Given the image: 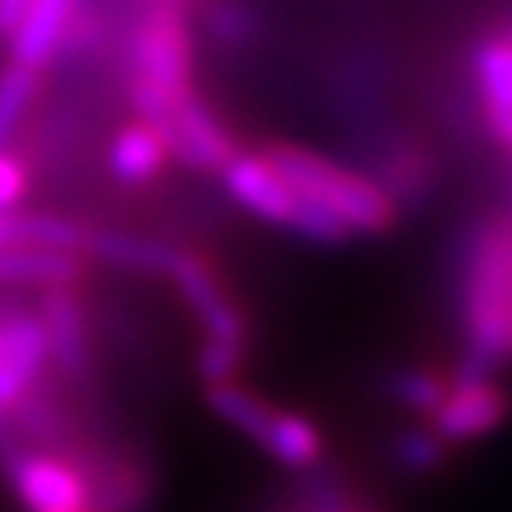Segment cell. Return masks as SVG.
Returning a JSON list of instances; mask_svg holds the SVG:
<instances>
[{"label": "cell", "mask_w": 512, "mask_h": 512, "mask_svg": "<svg viewBox=\"0 0 512 512\" xmlns=\"http://www.w3.org/2000/svg\"><path fill=\"white\" fill-rule=\"evenodd\" d=\"M463 374H495L512 360V214L477 224L463 260Z\"/></svg>", "instance_id": "cell-1"}, {"label": "cell", "mask_w": 512, "mask_h": 512, "mask_svg": "<svg viewBox=\"0 0 512 512\" xmlns=\"http://www.w3.org/2000/svg\"><path fill=\"white\" fill-rule=\"evenodd\" d=\"M125 93L136 121L164 128L175 100L196 89V36L192 15L178 4H139L125 43Z\"/></svg>", "instance_id": "cell-2"}, {"label": "cell", "mask_w": 512, "mask_h": 512, "mask_svg": "<svg viewBox=\"0 0 512 512\" xmlns=\"http://www.w3.org/2000/svg\"><path fill=\"white\" fill-rule=\"evenodd\" d=\"M260 153L299 200L324 207L349 228V235H384L399 221L402 210L370 175H360L299 143H271Z\"/></svg>", "instance_id": "cell-3"}, {"label": "cell", "mask_w": 512, "mask_h": 512, "mask_svg": "<svg viewBox=\"0 0 512 512\" xmlns=\"http://www.w3.org/2000/svg\"><path fill=\"white\" fill-rule=\"evenodd\" d=\"M168 278L175 281L182 303L189 306V313L203 328V342L196 352V374H200L203 388L239 381L253 328H249L246 310L235 303L232 288L224 285L214 260L196 253V249H178Z\"/></svg>", "instance_id": "cell-4"}, {"label": "cell", "mask_w": 512, "mask_h": 512, "mask_svg": "<svg viewBox=\"0 0 512 512\" xmlns=\"http://www.w3.org/2000/svg\"><path fill=\"white\" fill-rule=\"evenodd\" d=\"M36 317L43 324L47 338V360L50 374L75 392H86L93 384V331H89V310L82 299L79 285H57L43 288Z\"/></svg>", "instance_id": "cell-5"}, {"label": "cell", "mask_w": 512, "mask_h": 512, "mask_svg": "<svg viewBox=\"0 0 512 512\" xmlns=\"http://www.w3.org/2000/svg\"><path fill=\"white\" fill-rule=\"evenodd\" d=\"M4 470L25 512H96L86 473L57 452L11 448L4 452Z\"/></svg>", "instance_id": "cell-6"}, {"label": "cell", "mask_w": 512, "mask_h": 512, "mask_svg": "<svg viewBox=\"0 0 512 512\" xmlns=\"http://www.w3.org/2000/svg\"><path fill=\"white\" fill-rule=\"evenodd\" d=\"M512 399L495 374H463L456 370L448 381L445 399L438 402L427 424L445 445H470L495 434L509 420Z\"/></svg>", "instance_id": "cell-7"}, {"label": "cell", "mask_w": 512, "mask_h": 512, "mask_svg": "<svg viewBox=\"0 0 512 512\" xmlns=\"http://www.w3.org/2000/svg\"><path fill=\"white\" fill-rule=\"evenodd\" d=\"M157 136L164 139V150L175 164H182L185 171H200V175H217L239 153L232 128L217 118L214 107L200 96V89L175 100Z\"/></svg>", "instance_id": "cell-8"}, {"label": "cell", "mask_w": 512, "mask_h": 512, "mask_svg": "<svg viewBox=\"0 0 512 512\" xmlns=\"http://www.w3.org/2000/svg\"><path fill=\"white\" fill-rule=\"evenodd\" d=\"M47 374V338H43V324L36 310H25L18 303L4 306L0 310V420ZM0 434H4V427H0Z\"/></svg>", "instance_id": "cell-9"}, {"label": "cell", "mask_w": 512, "mask_h": 512, "mask_svg": "<svg viewBox=\"0 0 512 512\" xmlns=\"http://www.w3.org/2000/svg\"><path fill=\"white\" fill-rule=\"evenodd\" d=\"M217 178H221L224 192H228V200H232L235 207L253 214L256 221H267V224H274V228H288V221L296 214L299 196L288 189L285 178L271 168V160L260 150L256 153L239 150L221 171H217Z\"/></svg>", "instance_id": "cell-10"}, {"label": "cell", "mask_w": 512, "mask_h": 512, "mask_svg": "<svg viewBox=\"0 0 512 512\" xmlns=\"http://www.w3.org/2000/svg\"><path fill=\"white\" fill-rule=\"evenodd\" d=\"M82 4L86 0H32L22 22L8 36V61L29 72H47L50 64H57L61 43Z\"/></svg>", "instance_id": "cell-11"}, {"label": "cell", "mask_w": 512, "mask_h": 512, "mask_svg": "<svg viewBox=\"0 0 512 512\" xmlns=\"http://www.w3.org/2000/svg\"><path fill=\"white\" fill-rule=\"evenodd\" d=\"M175 242L157 239V235H136L121 232V228H89L82 256L86 264H104L125 274H153V278H168L178 256Z\"/></svg>", "instance_id": "cell-12"}, {"label": "cell", "mask_w": 512, "mask_h": 512, "mask_svg": "<svg viewBox=\"0 0 512 512\" xmlns=\"http://www.w3.org/2000/svg\"><path fill=\"white\" fill-rule=\"evenodd\" d=\"M86 256L54 246H11L0 249V285L4 288H57L86 281Z\"/></svg>", "instance_id": "cell-13"}, {"label": "cell", "mask_w": 512, "mask_h": 512, "mask_svg": "<svg viewBox=\"0 0 512 512\" xmlns=\"http://www.w3.org/2000/svg\"><path fill=\"white\" fill-rule=\"evenodd\" d=\"M107 171L118 185L128 189H139V185L153 182L160 171L168 168V150H164V139L153 132L143 121H128L107 143Z\"/></svg>", "instance_id": "cell-14"}, {"label": "cell", "mask_w": 512, "mask_h": 512, "mask_svg": "<svg viewBox=\"0 0 512 512\" xmlns=\"http://www.w3.org/2000/svg\"><path fill=\"white\" fill-rule=\"evenodd\" d=\"M89 224L68 214H50V210H0V249L11 246H54L82 253Z\"/></svg>", "instance_id": "cell-15"}, {"label": "cell", "mask_w": 512, "mask_h": 512, "mask_svg": "<svg viewBox=\"0 0 512 512\" xmlns=\"http://www.w3.org/2000/svg\"><path fill=\"white\" fill-rule=\"evenodd\" d=\"M274 463L285 470L306 473L324 459V434L313 424L310 416L292 413V409H274L271 424H267L264 438L256 441Z\"/></svg>", "instance_id": "cell-16"}, {"label": "cell", "mask_w": 512, "mask_h": 512, "mask_svg": "<svg viewBox=\"0 0 512 512\" xmlns=\"http://www.w3.org/2000/svg\"><path fill=\"white\" fill-rule=\"evenodd\" d=\"M377 168H381V175H370V178L392 196L399 210H402V203L420 200V196L431 189L434 164H431V153L420 143H392L384 150Z\"/></svg>", "instance_id": "cell-17"}, {"label": "cell", "mask_w": 512, "mask_h": 512, "mask_svg": "<svg viewBox=\"0 0 512 512\" xmlns=\"http://www.w3.org/2000/svg\"><path fill=\"white\" fill-rule=\"evenodd\" d=\"M207 406L217 420L232 427V431L246 434L249 441H260L271 424V416L278 406L264 399V395H256L253 388H246L242 381H224V384H210L207 388Z\"/></svg>", "instance_id": "cell-18"}, {"label": "cell", "mask_w": 512, "mask_h": 512, "mask_svg": "<svg viewBox=\"0 0 512 512\" xmlns=\"http://www.w3.org/2000/svg\"><path fill=\"white\" fill-rule=\"evenodd\" d=\"M473 79L484 96V107L512 111V29L491 32L473 50Z\"/></svg>", "instance_id": "cell-19"}, {"label": "cell", "mask_w": 512, "mask_h": 512, "mask_svg": "<svg viewBox=\"0 0 512 512\" xmlns=\"http://www.w3.org/2000/svg\"><path fill=\"white\" fill-rule=\"evenodd\" d=\"M43 75L29 72L22 64H4L0 68V150H11V139L25 125L29 111L40 100Z\"/></svg>", "instance_id": "cell-20"}, {"label": "cell", "mask_w": 512, "mask_h": 512, "mask_svg": "<svg viewBox=\"0 0 512 512\" xmlns=\"http://www.w3.org/2000/svg\"><path fill=\"white\" fill-rule=\"evenodd\" d=\"M196 18L217 47H246L256 40V29H260L256 11L246 0H203Z\"/></svg>", "instance_id": "cell-21"}, {"label": "cell", "mask_w": 512, "mask_h": 512, "mask_svg": "<svg viewBox=\"0 0 512 512\" xmlns=\"http://www.w3.org/2000/svg\"><path fill=\"white\" fill-rule=\"evenodd\" d=\"M448 381H452V377L438 374V370H431V367H406L395 374L392 395L399 399V406H406L413 416L427 420V416L438 409V402L445 399Z\"/></svg>", "instance_id": "cell-22"}, {"label": "cell", "mask_w": 512, "mask_h": 512, "mask_svg": "<svg viewBox=\"0 0 512 512\" xmlns=\"http://www.w3.org/2000/svg\"><path fill=\"white\" fill-rule=\"evenodd\" d=\"M445 456H448V445L434 434V427L427 424V420L406 427V431L399 434V441H395V459H399V466L409 473H420V477L441 470Z\"/></svg>", "instance_id": "cell-23"}, {"label": "cell", "mask_w": 512, "mask_h": 512, "mask_svg": "<svg viewBox=\"0 0 512 512\" xmlns=\"http://www.w3.org/2000/svg\"><path fill=\"white\" fill-rule=\"evenodd\" d=\"M32 192L29 160L11 150H0V210H18Z\"/></svg>", "instance_id": "cell-24"}, {"label": "cell", "mask_w": 512, "mask_h": 512, "mask_svg": "<svg viewBox=\"0 0 512 512\" xmlns=\"http://www.w3.org/2000/svg\"><path fill=\"white\" fill-rule=\"evenodd\" d=\"M292 512H352V505L342 488H335V484H328V480H317V484L303 495L299 509H292Z\"/></svg>", "instance_id": "cell-25"}, {"label": "cell", "mask_w": 512, "mask_h": 512, "mask_svg": "<svg viewBox=\"0 0 512 512\" xmlns=\"http://www.w3.org/2000/svg\"><path fill=\"white\" fill-rule=\"evenodd\" d=\"M484 125H488L491 139H495V143L512 157V111H495V107H484Z\"/></svg>", "instance_id": "cell-26"}, {"label": "cell", "mask_w": 512, "mask_h": 512, "mask_svg": "<svg viewBox=\"0 0 512 512\" xmlns=\"http://www.w3.org/2000/svg\"><path fill=\"white\" fill-rule=\"evenodd\" d=\"M32 0H0V40H8L15 25L22 22V15L29 11Z\"/></svg>", "instance_id": "cell-27"}, {"label": "cell", "mask_w": 512, "mask_h": 512, "mask_svg": "<svg viewBox=\"0 0 512 512\" xmlns=\"http://www.w3.org/2000/svg\"><path fill=\"white\" fill-rule=\"evenodd\" d=\"M139 4H178V8H185L189 15H196L203 0H139Z\"/></svg>", "instance_id": "cell-28"}, {"label": "cell", "mask_w": 512, "mask_h": 512, "mask_svg": "<svg viewBox=\"0 0 512 512\" xmlns=\"http://www.w3.org/2000/svg\"><path fill=\"white\" fill-rule=\"evenodd\" d=\"M352 512H356V509H352Z\"/></svg>", "instance_id": "cell-29"}]
</instances>
